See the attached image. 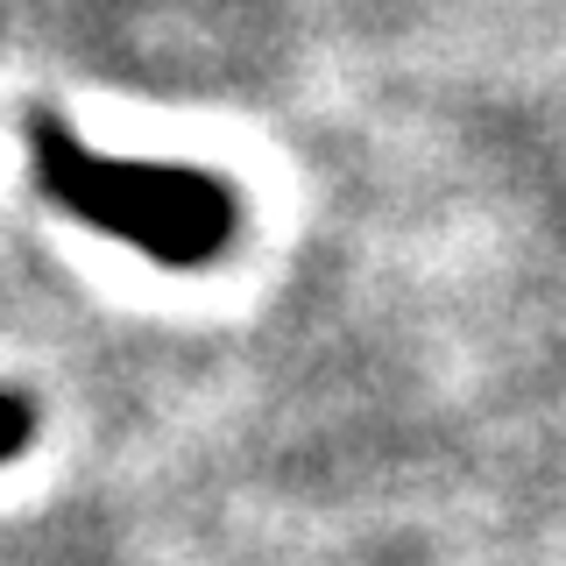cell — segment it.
<instances>
[{
    "instance_id": "obj_2",
    "label": "cell",
    "mask_w": 566,
    "mask_h": 566,
    "mask_svg": "<svg viewBox=\"0 0 566 566\" xmlns=\"http://www.w3.org/2000/svg\"><path fill=\"white\" fill-rule=\"evenodd\" d=\"M29 432H35L29 397H22V389H0V468H8V460L29 447Z\"/></svg>"
},
{
    "instance_id": "obj_1",
    "label": "cell",
    "mask_w": 566,
    "mask_h": 566,
    "mask_svg": "<svg viewBox=\"0 0 566 566\" xmlns=\"http://www.w3.org/2000/svg\"><path fill=\"white\" fill-rule=\"evenodd\" d=\"M29 156L43 199H57L71 220L142 248L149 262L191 270L234 241V191L191 164H135V156H93L57 114L29 120Z\"/></svg>"
}]
</instances>
